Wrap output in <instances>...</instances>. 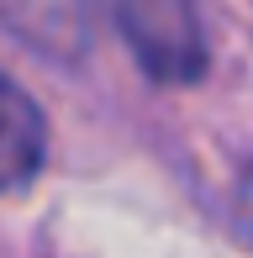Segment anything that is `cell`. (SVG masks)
Wrapping results in <instances>:
<instances>
[{
    "instance_id": "cell-2",
    "label": "cell",
    "mask_w": 253,
    "mask_h": 258,
    "mask_svg": "<svg viewBox=\"0 0 253 258\" xmlns=\"http://www.w3.org/2000/svg\"><path fill=\"white\" fill-rule=\"evenodd\" d=\"M42 148H48L42 111L11 74H0V190L27 184L42 169Z\"/></svg>"
},
{
    "instance_id": "cell-1",
    "label": "cell",
    "mask_w": 253,
    "mask_h": 258,
    "mask_svg": "<svg viewBox=\"0 0 253 258\" xmlns=\"http://www.w3.org/2000/svg\"><path fill=\"white\" fill-rule=\"evenodd\" d=\"M126 42L153 79H195L206 69V37L195 0H121Z\"/></svg>"
}]
</instances>
